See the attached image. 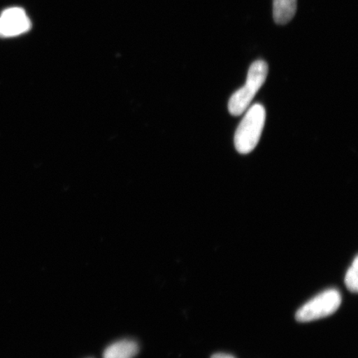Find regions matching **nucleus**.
<instances>
[{
  "mask_svg": "<svg viewBox=\"0 0 358 358\" xmlns=\"http://www.w3.org/2000/svg\"><path fill=\"white\" fill-rule=\"evenodd\" d=\"M266 110L261 104L250 106L237 127L234 143L237 152L248 155L255 150L266 123Z\"/></svg>",
  "mask_w": 358,
  "mask_h": 358,
  "instance_id": "nucleus-1",
  "label": "nucleus"
},
{
  "mask_svg": "<svg viewBox=\"0 0 358 358\" xmlns=\"http://www.w3.org/2000/svg\"><path fill=\"white\" fill-rule=\"evenodd\" d=\"M268 71L265 61L257 60L253 62L250 66L245 86L236 91L228 102V110L231 115L238 116L248 110L255 96L265 83Z\"/></svg>",
  "mask_w": 358,
  "mask_h": 358,
  "instance_id": "nucleus-2",
  "label": "nucleus"
},
{
  "mask_svg": "<svg viewBox=\"0 0 358 358\" xmlns=\"http://www.w3.org/2000/svg\"><path fill=\"white\" fill-rule=\"evenodd\" d=\"M341 303L342 296L338 290H325L303 304L296 312L295 319L301 323L323 319L337 311Z\"/></svg>",
  "mask_w": 358,
  "mask_h": 358,
  "instance_id": "nucleus-3",
  "label": "nucleus"
},
{
  "mask_svg": "<svg viewBox=\"0 0 358 358\" xmlns=\"http://www.w3.org/2000/svg\"><path fill=\"white\" fill-rule=\"evenodd\" d=\"M31 21L21 8H10L0 16V37L12 38L28 32Z\"/></svg>",
  "mask_w": 358,
  "mask_h": 358,
  "instance_id": "nucleus-4",
  "label": "nucleus"
},
{
  "mask_svg": "<svg viewBox=\"0 0 358 358\" xmlns=\"http://www.w3.org/2000/svg\"><path fill=\"white\" fill-rule=\"evenodd\" d=\"M140 348L132 339L119 340L105 349L103 358H134L138 355Z\"/></svg>",
  "mask_w": 358,
  "mask_h": 358,
  "instance_id": "nucleus-5",
  "label": "nucleus"
},
{
  "mask_svg": "<svg viewBox=\"0 0 358 358\" xmlns=\"http://www.w3.org/2000/svg\"><path fill=\"white\" fill-rule=\"evenodd\" d=\"M296 10L297 0H273V17L277 24H288Z\"/></svg>",
  "mask_w": 358,
  "mask_h": 358,
  "instance_id": "nucleus-6",
  "label": "nucleus"
},
{
  "mask_svg": "<svg viewBox=\"0 0 358 358\" xmlns=\"http://www.w3.org/2000/svg\"><path fill=\"white\" fill-rule=\"evenodd\" d=\"M358 257H356L352 265L348 268L345 276V284L349 291L357 293L358 290Z\"/></svg>",
  "mask_w": 358,
  "mask_h": 358,
  "instance_id": "nucleus-7",
  "label": "nucleus"
},
{
  "mask_svg": "<svg viewBox=\"0 0 358 358\" xmlns=\"http://www.w3.org/2000/svg\"><path fill=\"white\" fill-rule=\"evenodd\" d=\"M211 358H235L231 355H225V353H217L214 355Z\"/></svg>",
  "mask_w": 358,
  "mask_h": 358,
  "instance_id": "nucleus-8",
  "label": "nucleus"
}]
</instances>
